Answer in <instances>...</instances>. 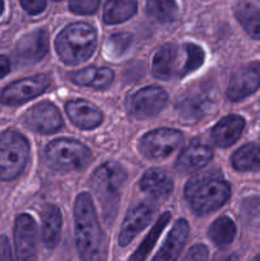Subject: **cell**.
Here are the masks:
<instances>
[{"label": "cell", "instance_id": "cell-38", "mask_svg": "<svg viewBox=\"0 0 260 261\" xmlns=\"http://www.w3.org/2000/svg\"><path fill=\"white\" fill-rule=\"evenodd\" d=\"M3 12H4V2L0 0V15L3 14Z\"/></svg>", "mask_w": 260, "mask_h": 261}, {"label": "cell", "instance_id": "cell-20", "mask_svg": "<svg viewBox=\"0 0 260 261\" xmlns=\"http://www.w3.org/2000/svg\"><path fill=\"white\" fill-rule=\"evenodd\" d=\"M245 127V120L239 115L223 117L212 130L214 143L221 148H228L239 140Z\"/></svg>", "mask_w": 260, "mask_h": 261}, {"label": "cell", "instance_id": "cell-1", "mask_svg": "<svg viewBox=\"0 0 260 261\" xmlns=\"http://www.w3.org/2000/svg\"><path fill=\"white\" fill-rule=\"evenodd\" d=\"M74 227L76 249L81 260H106V239L98 223L93 201L88 193H82L76 196L74 204Z\"/></svg>", "mask_w": 260, "mask_h": 261}, {"label": "cell", "instance_id": "cell-26", "mask_svg": "<svg viewBox=\"0 0 260 261\" xmlns=\"http://www.w3.org/2000/svg\"><path fill=\"white\" fill-rule=\"evenodd\" d=\"M235 14L247 35L260 40V9L250 3L241 2L235 8Z\"/></svg>", "mask_w": 260, "mask_h": 261}, {"label": "cell", "instance_id": "cell-4", "mask_svg": "<svg viewBox=\"0 0 260 261\" xmlns=\"http://www.w3.org/2000/svg\"><path fill=\"white\" fill-rule=\"evenodd\" d=\"M231 186L219 175H198L185 186V198L196 214H208L226 204Z\"/></svg>", "mask_w": 260, "mask_h": 261}, {"label": "cell", "instance_id": "cell-31", "mask_svg": "<svg viewBox=\"0 0 260 261\" xmlns=\"http://www.w3.org/2000/svg\"><path fill=\"white\" fill-rule=\"evenodd\" d=\"M133 42V36L130 33H116V35L111 36L109 40V50L110 56L112 58H119L122 56L127 51Z\"/></svg>", "mask_w": 260, "mask_h": 261}, {"label": "cell", "instance_id": "cell-10", "mask_svg": "<svg viewBox=\"0 0 260 261\" xmlns=\"http://www.w3.org/2000/svg\"><path fill=\"white\" fill-rule=\"evenodd\" d=\"M167 93L160 87H144L130 94L126 99L127 114L137 120L155 116L167 103Z\"/></svg>", "mask_w": 260, "mask_h": 261}, {"label": "cell", "instance_id": "cell-3", "mask_svg": "<svg viewBox=\"0 0 260 261\" xmlns=\"http://www.w3.org/2000/svg\"><path fill=\"white\" fill-rule=\"evenodd\" d=\"M126 180V171L117 162L103 163L92 175L89 181L91 188L101 203L105 221L107 223H111L116 217Z\"/></svg>", "mask_w": 260, "mask_h": 261}, {"label": "cell", "instance_id": "cell-29", "mask_svg": "<svg viewBox=\"0 0 260 261\" xmlns=\"http://www.w3.org/2000/svg\"><path fill=\"white\" fill-rule=\"evenodd\" d=\"M147 13L160 23H171L177 18L178 5L175 0H148Z\"/></svg>", "mask_w": 260, "mask_h": 261}, {"label": "cell", "instance_id": "cell-35", "mask_svg": "<svg viewBox=\"0 0 260 261\" xmlns=\"http://www.w3.org/2000/svg\"><path fill=\"white\" fill-rule=\"evenodd\" d=\"M0 261H13L9 242L5 237H0Z\"/></svg>", "mask_w": 260, "mask_h": 261}, {"label": "cell", "instance_id": "cell-5", "mask_svg": "<svg viewBox=\"0 0 260 261\" xmlns=\"http://www.w3.org/2000/svg\"><path fill=\"white\" fill-rule=\"evenodd\" d=\"M97 46V31L84 22L71 23L58 35L55 41L59 58L68 65L88 60Z\"/></svg>", "mask_w": 260, "mask_h": 261}, {"label": "cell", "instance_id": "cell-37", "mask_svg": "<svg viewBox=\"0 0 260 261\" xmlns=\"http://www.w3.org/2000/svg\"><path fill=\"white\" fill-rule=\"evenodd\" d=\"M239 257L236 255H218L214 257L213 261H237Z\"/></svg>", "mask_w": 260, "mask_h": 261}, {"label": "cell", "instance_id": "cell-22", "mask_svg": "<svg viewBox=\"0 0 260 261\" xmlns=\"http://www.w3.org/2000/svg\"><path fill=\"white\" fill-rule=\"evenodd\" d=\"M69 78L74 84H78V86L105 89L114 81V71L109 68L89 66L78 71H73L69 74Z\"/></svg>", "mask_w": 260, "mask_h": 261}, {"label": "cell", "instance_id": "cell-34", "mask_svg": "<svg viewBox=\"0 0 260 261\" xmlns=\"http://www.w3.org/2000/svg\"><path fill=\"white\" fill-rule=\"evenodd\" d=\"M20 5L28 14H40L45 10L46 0H19Z\"/></svg>", "mask_w": 260, "mask_h": 261}, {"label": "cell", "instance_id": "cell-2", "mask_svg": "<svg viewBox=\"0 0 260 261\" xmlns=\"http://www.w3.org/2000/svg\"><path fill=\"white\" fill-rule=\"evenodd\" d=\"M203 63L204 51L195 43H184L183 46L166 43L153 56L152 73L162 81L184 78L198 70Z\"/></svg>", "mask_w": 260, "mask_h": 261}, {"label": "cell", "instance_id": "cell-28", "mask_svg": "<svg viewBox=\"0 0 260 261\" xmlns=\"http://www.w3.org/2000/svg\"><path fill=\"white\" fill-rule=\"evenodd\" d=\"M209 239L218 247H226L232 244L236 236V226L228 217H219L209 227Z\"/></svg>", "mask_w": 260, "mask_h": 261}, {"label": "cell", "instance_id": "cell-23", "mask_svg": "<svg viewBox=\"0 0 260 261\" xmlns=\"http://www.w3.org/2000/svg\"><path fill=\"white\" fill-rule=\"evenodd\" d=\"M60 209L54 204H47L42 211V242L47 249H54L60 239L61 231Z\"/></svg>", "mask_w": 260, "mask_h": 261}, {"label": "cell", "instance_id": "cell-39", "mask_svg": "<svg viewBox=\"0 0 260 261\" xmlns=\"http://www.w3.org/2000/svg\"><path fill=\"white\" fill-rule=\"evenodd\" d=\"M252 261H260V255H257V256H255L254 259H252Z\"/></svg>", "mask_w": 260, "mask_h": 261}, {"label": "cell", "instance_id": "cell-33", "mask_svg": "<svg viewBox=\"0 0 260 261\" xmlns=\"http://www.w3.org/2000/svg\"><path fill=\"white\" fill-rule=\"evenodd\" d=\"M208 249L204 245H194L188 254L185 255L183 261H208Z\"/></svg>", "mask_w": 260, "mask_h": 261}, {"label": "cell", "instance_id": "cell-25", "mask_svg": "<svg viewBox=\"0 0 260 261\" xmlns=\"http://www.w3.org/2000/svg\"><path fill=\"white\" fill-rule=\"evenodd\" d=\"M138 9V0H107L103 8V22L119 24L134 17Z\"/></svg>", "mask_w": 260, "mask_h": 261}, {"label": "cell", "instance_id": "cell-32", "mask_svg": "<svg viewBox=\"0 0 260 261\" xmlns=\"http://www.w3.org/2000/svg\"><path fill=\"white\" fill-rule=\"evenodd\" d=\"M101 0H70L69 9L71 13L79 15H89L97 12Z\"/></svg>", "mask_w": 260, "mask_h": 261}, {"label": "cell", "instance_id": "cell-12", "mask_svg": "<svg viewBox=\"0 0 260 261\" xmlns=\"http://www.w3.org/2000/svg\"><path fill=\"white\" fill-rule=\"evenodd\" d=\"M14 246L18 261H37V228L28 214H20L15 221Z\"/></svg>", "mask_w": 260, "mask_h": 261}, {"label": "cell", "instance_id": "cell-36", "mask_svg": "<svg viewBox=\"0 0 260 261\" xmlns=\"http://www.w3.org/2000/svg\"><path fill=\"white\" fill-rule=\"evenodd\" d=\"M10 71V61L7 56L0 55V79L4 78L5 75H8V73Z\"/></svg>", "mask_w": 260, "mask_h": 261}, {"label": "cell", "instance_id": "cell-13", "mask_svg": "<svg viewBox=\"0 0 260 261\" xmlns=\"http://www.w3.org/2000/svg\"><path fill=\"white\" fill-rule=\"evenodd\" d=\"M23 122L28 129L42 134H53L63 127V117L50 102H40L31 107L23 116Z\"/></svg>", "mask_w": 260, "mask_h": 261}, {"label": "cell", "instance_id": "cell-9", "mask_svg": "<svg viewBox=\"0 0 260 261\" xmlns=\"http://www.w3.org/2000/svg\"><path fill=\"white\" fill-rule=\"evenodd\" d=\"M184 140L183 133L176 129H155L147 133L139 142V150L148 160H162L172 154Z\"/></svg>", "mask_w": 260, "mask_h": 261}, {"label": "cell", "instance_id": "cell-40", "mask_svg": "<svg viewBox=\"0 0 260 261\" xmlns=\"http://www.w3.org/2000/svg\"><path fill=\"white\" fill-rule=\"evenodd\" d=\"M54 2H61V0H54Z\"/></svg>", "mask_w": 260, "mask_h": 261}, {"label": "cell", "instance_id": "cell-27", "mask_svg": "<svg viewBox=\"0 0 260 261\" xmlns=\"http://www.w3.org/2000/svg\"><path fill=\"white\" fill-rule=\"evenodd\" d=\"M170 219L171 213L170 212H165V213L158 218V221L155 222L154 226L152 227V229H150L149 233L147 234V237L143 240V242L139 245V247L135 250V252L132 255L129 261H145L147 256L149 255V252L152 251V249L154 247L157 240L160 239L162 231L165 229V227L167 226L168 222H170Z\"/></svg>", "mask_w": 260, "mask_h": 261}, {"label": "cell", "instance_id": "cell-17", "mask_svg": "<svg viewBox=\"0 0 260 261\" xmlns=\"http://www.w3.org/2000/svg\"><path fill=\"white\" fill-rule=\"evenodd\" d=\"M66 114L75 126L83 130H91L99 126L103 120L101 110L86 99L69 101L65 106Z\"/></svg>", "mask_w": 260, "mask_h": 261}, {"label": "cell", "instance_id": "cell-21", "mask_svg": "<svg viewBox=\"0 0 260 261\" xmlns=\"http://www.w3.org/2000/svg\"><path fill=\"white\" fill-rule=\"evenodd\" d=\"M140 189L155 199H166L173 190V181L167 173L160 168L147 171L140 178Z\"/></svg>", "mask_w": 260, "mask_h": 261}, {"label": "cell", "instance_id": "cell-30", "mask_svg": "<svg viewBox=\"0 0 260 261\" xmlns=\"http://www.w3.org/2000/svg\"><path fill=\"white\" fill-rule=\"evenodd\" d=\"M241 217L250 227H260V196H250L241 205Z\"/></svg>", "mask_w": 260, "mask_h": 261}, {"label": "cell", "instance_id": "cell-19", "mask_svg": "<svg viewBox=\"0 0 260 261\" xmlns=\"http://www.w3.org/2000/svg\"><path fill=\"white\" fill-rule=\"evenodd\" d=\"M190 227L186 219H178L167 234V239L163 242L162 247L158 254L153 257L152 261H176L181 254L188 240Z\"/></svg>", "mask_w": 260, "mask_h": 261}, {"label": "cell", "instance_id": "cell-18", "mask_svg": "<svg viewBox=\"0 0 260 261\" xmlns=\"http://www.w3.org/2000/svg\"><path fill=\"white\" fill-rule=\"evenodd\" d=\"M212 158H213V150L209 145L201 142H194L180 153L176 162V168L180 172H194L205 167Z\"/></svg>", "mask_w": 260, "mask_h": 261}, {"label": "cell", "instance_id": "cell-7", "mask_svg": "<svg viewBox=\"0 0 260 261\" xmlns=\"http://www.w3.org/2000/svg\"><path fill=\"white\" fill-rule=\"evenodd\" d=\"M30 157L27 139L14 130L0 134V180L17 178L25 168Z\"/></svg>", "mask_w": 260, "mask_h": 261}, {"label": "cell", "instance_id": "cell-6", "mask_svg": "<svg viewBox=\"0 0 260 261\" xmlns=\"http://www.w3.org/2000/svg\"><path fill=\"white\" fill-rule=\"evenodd\" d=\"M91 150L73 139L53 140L45 148V160L51 168L58 171H78L91 162Z\"/></svg>", "mask_w": 260, "mask_h": 261}, {"label": "cell", "instance_id": "cell-24", "mask_svg": "<svg viewBox=\"0 0 260 261\" xmlns=\"http://www.w3.org/2000/svg\"><path fill=\"white\" fill-rule=\"evenodd\" d=\"M235 170L241 172L260 171V143H249L233 153L231 158Z\"/></svg>", "mask_w": 260, "mask_h": 261}, {"label": "cell", "instance_id": "cell-11", "mask_svg": "<svg viewBox=\"0 0 260 261\" xmlns=\"http://www.w3.org/2000/svg\"><path fill=\"white\" fill-rule=\"evenodd\" d=\"M50 86V78L46 74H37L9 84L3 91L0 101L7 106H19L30 99L36 98Z\"/></svg>", "mask_w": 260, "mask_h": 261}, {"label": "cell", "instance_id": "cell-15", "mask_svg": "<svg viewBox=\"0 0 260 261\" xmlns=\"http://www.w3.org/2000/svg\"><path fill=\"white\" fill-rule=\"evenodd\" d=\"M155 212V206L149 201H143L133 206L126 214L119 234V245L125 247L149 224Z\"/></svg>", "mask_w": 260, "mask_h": 261}, {"label": "cell", "instance_id": "cell-14", "mask_svg": "<svg viewBox=\"0 0 260 261\" xmlns=\"http://www.w3.org/2000/svg\"><path fill=\"white\" fill-rule=\"evenodd\" d=\"M260 87V63L254 61L237 69L231 76L227 88V98L232 102L241 101Z\"/></svg>", "mask_w": 260, "mask_h": 261}, {"label": "cell", "instance_id": "cell-16", "mask_svg": "<svg viewBox=\"0 0 260 261\" xmlns=\"http://www.w3.org/2000/svg\"><path fill=\"white\" fill-rule=\"evenodd\" d=\"M48 51V33L45 30H36L23 36L15 47V58L23 65L38 63Z\"/></svg>", "mask_w": 260, "mask_h": 261}, {"label": "cell", "instance_id": "cell-8", "mask_svg": "<svg viewBox=\"0 0 260 261\" xmlns=\"http://www.w3.org/2000/svg\"><path fill=\"white\" fill-rule=\"evenodd\" d=\"M176 110L185 122H196L205 119L216 110V98L211 89L198 88L189 89L176 105Z\"/></svg>", "mask_w": 260, "mask_h": 261}]
</instances>
